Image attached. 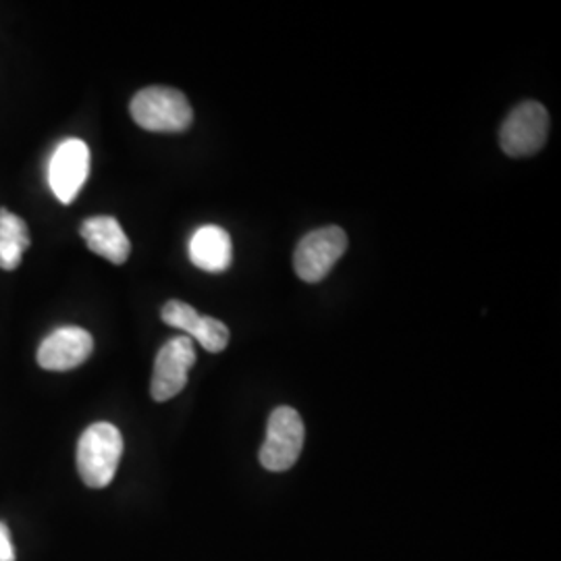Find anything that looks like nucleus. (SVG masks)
Returning a JSON list of instances; mask_svg holds the SVG:
<instances>
[{
	"instance_id": "obj_1",
	"label": "nucleus",
	"mask_w": 561,
	"mask_h": 561,
	"mask_svg": "<svg viewBox=\"0 0 561 561\" xmlns=\"http://www.w3.org/2000/svg\"><path fill=\"white\" fill-rule=\"evenodd\" d=\"M123 456L121 431L111 422H96L83 431L78 443V470L90 489L108 486Z\"/></svg>"
},
{
	"instance_id": "obj_2",
	"label": "nucleus",
	"mask_w": 561,
	"mask_h": 561,
	"mask_svg": "<svg viewBox=\"0 0 561 561\" xmlns=\"http://www.w3.org/2000/svg\"><path fill=\"white\" fill-rule=\"evenodd\" d=\"M129 111L141 129L159 134H180L194 121V111L183 92L164 85L140 90L134 96Z\"/></svg>"
},
{
	"instance_id": "obj_3",
	"label": "nucleus",
	"mask_w": 561,
	"mask_h": 561,
	"mask_svg": "<svg viewBox=\"0 0 561 561\" xmlns=\"http://www.w3.org/2000/svg\"><path fill=\"white\" fill-rule=\"evenodd\" d=\"M304 422L301 416L289 405L277 408L266 426V439L261 447V463L271 472L289 470L304 447Z\"/></svg>"
},
{
	"instance_id": "obj_4",
	"label": "nucleus",
	"mask_w": 561,
	"mask_h": 561,
	"mask_svg": "<svg viewBox=\"0 0 561 561\" xmlns=\"http://www.w3.org/2000/svg\"><path fill=\"white\" fill-rule=\"evenodd\" d=\"M547 134L549 115L541 102H522L503 121L500 146L507 157H530L545 146Z\"/></svg>"
},
{
	"instance_id": "obj_5",
	"label": "nucleus",
	"mask_w": 561,
	"mask_h": 561,
	"mask_svg": "<svg viewBox=\"0 0 561 561\" xmlns=\"http://www.w3.org/2000/svg\"><path fill=\"white\" fill-rule=\"evenodd\" d=\"M347 250V236L340 227H324L308 233L296 248L294 266L301 280L319 283L329 275Z\"/></svg>"
},
{
	"instance_id": "obj_6",
	"label": "nucleus",
	"mask_w": 561,
	"mask_h": 561,
	"mask_svg": "<svg viewBox=\"0 0 561 561\" xmlns=\"http://www.w3.org/2000/svg\"><path fill=\"white\" fill-rule=\"evenodd\" d=\"M196 364V347L190 337L167 341L154 360L150 396L154 401L173 400L187 385L192 366Z\"/></svg>"
},
{
	"instance_id": "obj_7",
	"label": "nucleus",
	"mask_w": 561,
	"mask_h": 561,
	"mask_svg": "<svg viewBox=\"0 0 561 561\" xmlns=\"http://www.w3.org/2000/svg\"><path fill=\"white\" fill-rule=\"evenodd\" d=\"M90 175V148L78 138L60 141L48 162V185L57 201L71 204Z\"/></svg>"
},
{
	"instance_id": "obj_8",
	"label": "nucleus",
	"mask_w": 561,
	"mask_h": 561,
	"mask_svg": "<svg viewBox=\"0 0 561 561\" xmlns=\"http://www.w3.org/2000/svg\"><path fill=\"white\" fill-rule=\"evenodd\" d=\"M94 340L81 327H60L38 347V364L44 370L65 373L81 366L92 356Z\"/></svg>"
},
{
	"instance_id": "obj_9",
	"label": "nucleus",
	"mask_w": 561,
	"mask_h": 561,
	"mask_svg": "<svg viewBox=\"0 0 561 561\" xmlns=\"http://www.w3.org/2000/svg\"><path fill=\"white\" fill-rule=\"evenodd\" d=\"M161 317L169 327L185 331L210 354H219L229 343V329L221 321L213 317H202L196 308L185 301H167L162 306Z\"/></svg>"
},
{
	"instance_id": "obj_10",
	"label": "nucleus",
	"mask_w": 561,
	"mask_h": 561,
	"mask_svg": "<svg viewBox=\"0 0 561 561\" xmlns=\"http://www.w3.org/2000/svg\"><path fill=\"white\" fill-rule=\"evenodd\" d=\"M190 261L206 273H225L233 262V243L217 225H204L190 240Z\"/></svg>"
},
{
	"instance_id": "obj_11",
	"label": "nucleus",
	"mask_w": 561,
	"mask_h": 561,
	"mask_svg": "<svg viewBox=\"0 0 561 561\" xmlns=\"http://www.w3.org/2000/svg\"><path fill=\"white\" fill-rule=\"evenodd\" d=\"M81 238L88 248L113 264H123L129 259L131 243L123 227L113 217H92L81 222Z\"/></svg>"
},
{
	"instance_id": "obj_12",
	"label": "nucleus",
	"mask_w": 561,
	"mask_h": 561,
	"mask_svg": "<svg viewBox=\"0 0 561 561\" xmlns=\"http://www.w3.org/2000/svg\"><path fill=\"white\" fill-rule=\"evenodd\" d=\"M30 243L32 240L25 221L7 208H0V268L15 271Z\"/></svg>"
},
{
	"instance_id": "obj_13",
	"label": "nucleus",
	"mask_w": 561,
	"mask_h": 561,
	"mask_svg": "<svg viewBox=\"0 0 561 561\" xmlns=\"http://www.w3.org/2000/svg\"><path fill=\"white\" fill-rule=\"evenodd\" d=\"M0 561H15V547L4 522H0Z\"/></svg>"
}]
</instances>
